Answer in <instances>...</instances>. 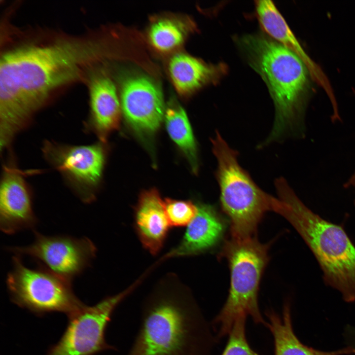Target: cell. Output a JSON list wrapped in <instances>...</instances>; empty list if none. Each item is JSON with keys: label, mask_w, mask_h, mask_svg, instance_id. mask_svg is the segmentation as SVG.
<instances>
[{"label": "cell", "mask_w": 355, "mask_h": 355, "mask_svg": "<svg viewBox=\"0 0 355 355\" xmlns=\"http://www.w3.org/2000/svg\"><path fill=\"white\" fill-rule=\"evenodd\" d=\"M95 36H58L5 49L0 61V112L11 119L33 117L54 92L88 78L99 59Z\"/></svg>", "instance_id": "cell-1"}, {"label": "cell", "mask_w": 355, "mask_h": 355, "mask_svg": "<svg viewBox=\"0 0 355 355\" xmlns=\"http://www.w3.org/2000/svg\"><path fill=\"white\" fill-rule=\"evenodd\" d=\"M141 325L126 355H209L211 335L189 289L174 275L144 300Z\"/></svg>", "instance_id": "cell-2"}, {"label": "cell", "mask_w": 355, "mask_h": 355, "mask_svg": "<svg viewBox=\"0 0 355 355\" xmlns=\"http://www.w3.org/2000/svg\"><path fill=\"white\" fill-rule=\"evenodd\" d=\"M278 198L273 211L294 228L311 249L328 285L347 302L355 301V247L341 226L307 207L283 178L275 182Z\"/></svg>", "instance_id": "cell-3"}, {"label": "cell", "mask_w": 355, "mask_h": 355, "mask_svg": "<svg viewBox=\"0 0 355 355\" xmlns=\"http://www.w3.org/2000/svg\"><path fill=\"white\" fill-rule=\"evenodd\" d=\"M239 44L248 64L265 82L274 102L275 121L266 142L277 140L301 124L309 92V71L294 53L264 36H245Z\"/></svg>", "instance_id": "cell-4"}, {"label": "cell", "mask_w": 355, "mask_h": 355, "mask_svg": "<svg viewBox=\"0 0 355 355\" xmlns=\"http://www.w3.org/2000/svg\"><path fill=\"white\" fill-rule=\"evenodd\" d=\"M217 162L216 178L220 203L228 218L230 238L256 237L257 227L265 213L273 210L275 197L265 193L239 165L237 152L218 132L212 140Z\"/></svg>", "instance_id": "cell-5"}, {"label": "cell", "mask_w": 355, "mask_h": 355, "mask_svg": "<svg viewBox=\"0 0 355 355\" xmlns=\"http://www.w3.org/2000/svg\"><path fill=\"white\" fill-rule=\"evenodd\" d=\"M270 245V242H260L256 237L242 240L230 237L225 241L219 257L228 262L230 279L226 301L213 320L219 338L229 334L242 314L250 316L256 323L266 324L259 309L258 293Z\"/></svg>", "instance_id": "cell-6"}, {"label": "cell", "mask_w": 355, "mask_h": 355, "mask_svg": "<svg viewBox=\"0 0 355 355\" xmlns=\"http://www.w3.org/2000/svg\"><path fill=\"white\" fill-rule=\"evenodd\" d=\"M6 285L12 301L37 315L64 313L71 319L87 306L74 294L71 282L39 267H27L21 256L12 257Z\"/></svg>", "instance_id": "cell-7"}, {"label": "cell", "mask_w": 355, "mask_h": 355, "mask_svg": "<svg viewBox=\"0 0 355 355\" xmlns=\"http://www.w3.org/2000/svg\"><path fill=\"white\" fill-rule=\"evenodd\" d=\"M138 287L133 283L118 293L105 297L92 306L87 307L69 319L59 341L46 355H95L106 350L116 351L108 344L105 332L117 306Z\"/></svg>", "instance_id": "cell-8"}, {"label": "cell", "mask_w": 355, "mask_h": 355, "mask_svg": "<svg viewBox=\"0 0 355 355\" xmlns=\"http://www.w3.org/2000/svg\"><path fill=\"white\" fill-rule=\"evenodd\" d=\"M42 151L46 160L83 202L94 201L105 161L102 143L73 145L46 140Z\"/></svg>", "instance_id": "cell-9"}, {"label": "cell", "mask_w": 355, "mask_h": 355, "mask_svg": "<svg viewBox=\"0 0 355 355\" xmlns=\"http://www.w3.org/2000/svg\"><path fill=\"white\" fill-rule=\"evenodd\" d=\"M35 240L24 247L7 248L15 255L31 257L50 272L71 282L91 264L97 248L89 238L45 236L34 231Z\"/></svg>", "instance_id": "cell-10"}, {"label": "cell", "mask_w": 355, "mask_h": 355, "mask_svg": "<svg viewBox=\"0 0 355 355\" xmlns=\"http://www.w3.org/2000/svg\"><path fill=\"white\" fill-rule=\"evenodd\" d=\"M120 104L127 123L141 136L154 134L165 115L162 92L153 80L145 76H133L124 81Z\"/></svg>", "instance_id": "cell-11"}, {"label": "cell", "mask_w": 355, "mask_h": 355, "mask_svg": "<svg viewBox=\"0 0 355 355\" xmlns=\"http://www.w3.org/2000/svg\"><path fill=\"white\" fill-rule=\"evenodd\" d=\"M37 223L31 190L24 175L14 165H4L0 186V228L12 235L34 229Z\"/></svg>", "instance_id": "cell-12"}, {"label": "cell", "mask_w": 355, "mask_h": 355, "mask_svg": "<svg viewBox=\"0 0 355 355\" xmlns=\"http://www.w3.org/2000/svg\"><path fill=\"white\" fill-rule=\"evenodd\" d=\"M197 213L187 226L178 244L160 260L191 256L211 250L223 241L227 228L225 218L213 205L197 204Z\"/></svg>", "instance_id": "cell-13"}, {"label": "cell", "mask_w": 355, "mask_h": 355, "mask_svg": "<svg viewBox=\"0 0 355 355\" xmlns=\"http://www.w3.org/2000/svg\"><path fill=\"white\" fill-rule=\"evenodd\" d=\"M258 20L270 36L294 53L307 67L311 78L326 93L333 110H338V105L330 82L320 66L306 53L286 22L272 1H255Z\"/></svg>", "instance_id": "cell-14"}, {"label": "cell", "mask_w": 355, "mask_h": 355, "mask_svg": "<svg viewBox=\"0 0 355 355\" xmlns=\"http://www.w3.org/2000/svg\"><path fill=\"white\" fill-rule=\"evenodd\" d=\"M134 227L143 246L152 255L163 248L171 227L163 201L154 189L143 192L135 210Z\"/></svg>", "instance_id": "cell-15"}, {"label": "cell", "mask_w": 355, "mask_h": 355, "mask_svg": "<svg viewBox=\"0 0 355 355\" xmlns=\"http://www.w3.org/2000/svg\"><path fill=\"white\" fill-rule=\"evenodd\" d=\"M87 79L90 107L88 126L103 142L119 125L120 100L114 84L108 77L89 74Z\"/></svg>", "instance_id": "cell-16"}, {"label": "cell", "mask_w": 355, "mask_h": 355, "mask_svg": "<svg viewBox=\"0 0 355 355\" xmlns=\"http://www.w3.org/2000/svg\"><path fill=\"white\" fill-rule=\"evenodd\" d=\"M169 70L177 90L188 94L209 83L217 82L225 74V64L209 65L189 55L180 53L170 60Z\"/></svg>", "instance_id": "cell-17"}, {"label": "cell", "mask_w": 355, "mask_h": 355, "mask_svg": "<svg viewBox=\"0 0 355 355\" xmlns=\"http://www.w3.org/2000/svg\"><path fill=\"white\" fill-rule=\"evenodd\" d=\"M267 323L274 339L275 355H355V350L348 346L333 351H322L303 344L295 334L290 307L284 305L282 316L271 311L267 312Z\"/></svg>", "instance_id": "cell-18"}, {"label": "cell", "mask_w": 355, "mask_h": 355, "mask_svg": "<svg viewBox=\"0 0 355 355\" xmlns=\"http://www.w3.org/2000/svg\"><path fill=\"white\" fill-rule=\"evenodd\" d=\"M165 116L170 137L184 153L193 172L196 173L198 168L197 146L186 112L180 105L172 102L167 107Z\"/></svg>", "instance_id": "cell-19"}, {"label": "cell", "mask_w": 355, "mask_h": 355, "mask_svg": "<svg viewBox=\"0 0 355 355\" xmlns=\"http://www.w3.org/2000/svg\"><path fill=\"white\" fill-rule=\"evenodd\" d=\"M185 31L180 24L170 19L153 23L149 37L153 46L160 51H168L178 46L184 39Z\"/></svg>", "instance_id": "cell-20"}, {"label": "cell", "mask_w": 355, "mask_h": 355, "mask_svg": "<svg viewBox=\"0 0 355 355\" xmlns=\"http://www.w3.org/2000/svg\"><path fill=\"white\" fill-rule=\"evenodd\" d=\"M247 316L240 315L236 320L221 355H259L248 342L246 335Z\"/></svg>", "instance_id": "cell-21"}, {"label": "cell", "mask_w": 355, "mask_h": 355, "mask_svg": "<svg viewBox=\"0 0 355 355\" xmlns=\"http://www.w3.org/2000/svg\"><path fill=\"white\" fill-rule=\"evenodd\" d=\"M165 209L171 226H187L197 212V205L190 201L165 199Z\"/></svg>", "instance_id": "cell-22"}, {"label": "cell", "mask_w": 355, "mask_h": 355, "mask_svg": "<svg viewBox=\"0 0 355 355\" xmlns=\"http://www.w3.org/2000/svg\"><path fill=\"white\" fill-rule=\"evenodd\" d=\"M347 340L348 345L355 350V327L349 332Z\"/></svg>", "instance_id": "cell-23"}, {"label": "cell", "mask_w": 355, "mask_h": 355, "mask_svg": "<svg viewBox=\"0 0 355 355\" xmlns=\"http://www.w3.org/2000/svg\"><path fill=\"white\" fill-rule=\"evenodd\" d=\"M345 186L346 188H348L350 187H355V173L351 176V177L345 183Z\"/></svg>", "instance_id": "cell-24"}]
</instances>
